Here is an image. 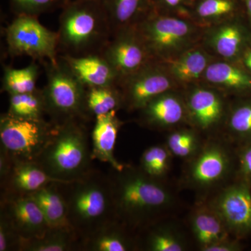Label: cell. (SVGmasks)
Masks as SVG:
<instances>
[{
	"label": "cell",
	"instance_id": "cell-1",
	"mask_svg": "<svg viewBox=\"0 0 251 251\" xmlns=\"http://www.w3.org/2000/svg\"><path fill=\"white\" fill-rule=\"evenodd\" d=\"M109 173L117 219L133 232L167 217L176 198L163 180L145 174L140 167L126 164Z\"/></svg>",
	"mask_w": 251,
	"mask_h": 251
},
{
	"label": "cell",
	"instance_id": "cell-2",
	"mask_svg": "<svg viewBox=\"0 0 251 251\" xmlns=\"http://www.w3.org/2000/svg\"><path fill=\"white\" fill-rule=\"evenodd\" d=\"M57 185L67 204L69 224L81 240L117 220L109 175L92 168L78 179Z\"/></svg>",
	"mask_w": 251,
	"mask_h": 251
},
{
	"label": "cell",
	"instance_id": "cell-3",
	"mask_svg": "<svg viewBox=\"0 0 251 251\" xmlns=\"http://www.w3.org/2000/svg\"><path fill=\"white\" fill-rule=\"evenodd\" d=\"M61 54L79 57L100 53L111 39L112 30L100 0H70L59 18Z\"/></svg>",
	"mask_w": 251,
	"mask_h": 251
},
{
	"label": "cell",
	"instance_id": "cell-4",
	"mask_svg": "<svg viewBox=\"0 0 251 251\" xmlns=\"http://www.w3.org/2000/svg\"><path fill=\"white\" fill-rule=\"evenodd\" d=\"M92 151L81 120L54 124L49 143L36 161L54 179L67 183L92 169Z\"/></svg>",
	"mask_w": 251,
	"mask_h": 251
},
{
	"label": "cell",
	"instance_id": "cell-5",
	"mask_svg": "<svg viewBox=\"0 0 251 251\" xmlns=\"http://www.w3.org/2000/svg\"><path fill=\"white\" fill-rule=\"evenodd\" d=\"M227 138L208 137L196 156L185 162L180 184L204 202L235 177L236 149Z\"/></svg>",
	"mask_w": 251,
	"mask_h": 251
},
{
	"label": "cell",
	"instance_id": "cell-6",
	"mask_svg": "<svg viewBox=\"0 0 251 251\" xmlns=\"http://www.w3.org/2000/svg\"><path fill=\"white\" fill-rule=\"evenodd\" d=\"M151 57L166 61L201 44L205 29L190 18L151 11L136 26Z\"/></svg>",
	"mask_w": 251,
	"mask_h": 251
},
{
	"label": "cell",
	"instance_id": "cell-7",
	"mask_svg": "<svg viewBox=\"0 0 251 251\" xmlns=\"http://www.w3.org/2000/svg\"><path fill=\"white\" fill-rule=\"evenodd\" d=\"M46 85L43 89L46 114L54 124L90 116L86 108L87 87L60 57L56 62L44 61Z\"/></svg>",
	"mask_w": 251,
	"mask_h": 251
},
{
	"label": "cell",
	"instance_id": "cell-8",
	"mask_svg": "<svg viewBox=\"0 0 251 251\" xmlns=\"http://www.w3.org/2000/svg\"><path fill=\"white\" fill-rule=\"evenodd\" d=\"M54 124L43 120L13 116L8 112L0 117V141L13 161H36L49 143Z\"/></svg>",
	"mask_w": 251,
	"mask_h": 251
},
{
	"label": "cell",
	"instance_id": "cell-9",
	"mask_svg": "<svg viewBox=\"0 0 251 251\" xmlns=\"http://www.w3.org/2000/svg\"><path fill=\"white\" fill-rule=\"evenodd\" d=\"M6 41L12 57L29 56L40 62L58 59L57 31L43 25L36 16H16L6 27Z\"/></svg>",
	"mask_w": 251,
	"mask_h": 251
},
{
	"label": "cell",
	"instance_id": "cell-10",
	"mask_svg": "<svg viewBox=\"0 0 251 251\" xmlns=\"http://www.w3.org/2000/svg\"><path fill=\"white\" fill-rule=\"evenodd\" d=\"M217 213L232 237L251 235V184L234 179L204 201Z\"/></svg>",
	"mask_w": 251,
	"mask_h": 251
},
{
	"label": "cell",
	"instance_id": "cell-11",
	"mask_svg": "<svg viewBox=\"0 0 251 251\" xmlns=\"http://www.w3.org/2000/svg\"><path fill=\"white\" fill-rule=\"evenodd\" d=\"M124 107L128 111L143 109L155 97L168 91L181 90L161 61L153 59L119 84Z\"/></svg>",
	"mask_w": 251,
	"mask_h": 251
},
{
	"label": "cell",
	"instance_id": "cell-12",
	"mask_svg": "<svg viewBox=\"0 0 251 251\" xmlns=\"http://www.w3.org/2000/svg\"><path fill=\"white\" fill-rule=\"evenodd\" d=\"M182 92L188 125L209 137L224 126L229 108L226 94L202 83L189 86Z\"/></svg>",
	"mask_w": 251,
	"mask_h": 251
},
{
	"label": "cell",
	"instance_id": "cell-13",
	"mask_svg": "<svg viewBox=\"0 0 251 251\" xmlns=\"http://www.w3.org/2000/svg\"><path fill=\"white\" fill-rule=\"evenodd\" d=\"M101 54L118 75V85L154 59L135 27L124 28L114 32Z\"/></svg>",
	"mask_w": 251,
	"mask_h": 251
},
{
	"label": "cell",
	"instance_id": "cell-14",
	"mask_svg": "<svg viewBox=\"0 0 251 251\" xmlns=\"http://www.w3.org/2000/svg\"><path fill=\"white\" fill-rule=\"evenodd\" d=\"M140 121L151 129L170 130L188 125L182 90L168 91L140 110Z\"/></svg>",
	"mask_w": 251,
	"mask_h": 251
},
{
	"label": "cell",
	"instance_id": "cell-15",
	"mask_svg": "<svg viewBox=\"0 0 251 251\" xmlns=\"http://www.w3.org/2000/svg\"><path fill=\"white\" fill-rule=\"evenodd\" d=\"M238 18L206 28L201 44L217 59L236 62L245 52L247 33Z\"/></svg>",
	"mask_w": 251,
	"mask_h": 251
},
{
	"label": "cell",
	"instance_id": "cell-16",
	"mask_svg": "<svg viewBox=\"0 0 251 251\" xmlns=\"http://www.w3.org/2000/svg\"><path fill=\"white\" fill-rule=\"evenodd\" d=\"M1 211L23 239L41 237L50 227L39 206L29 196L1 197Z\"/></svg>",
	"mask_w": 251,
	"mask_h": 251
},
{
	"label": "cell",
	"instance_id": "cell-17",
	"mask_svg": "<svg viewBox=\"0 0 251 251\" xmlns=\"http://www.w3.org/2000/svg\"><path fill=\"white\" fill-rule=\"evenodd\" d=\"M54 182L64 183L52 177L36 161L12 160L9 173L1 181V197L27 196Z\"/></svg>",
	"mask_w": 251,
	"mask_h": 251
},
{
	"label": "cell",
	"instance_id": "cell-18",
	"mask_svg": "<svg viewBox=\"0 0 251 251\" xmlns=\"http://www.w3.org/2000/svg\"><path fill=\"white\" fill-rule=\"evenodd\" d=\"M216 59L201 43L174 58L161 62L173 80L183 90L201 83L208 66Z\"/></svg>",
	"mask_w": 251,
	"mask_h": 251
},
{
	"label": "cell",
	"instance_id": "cell-19",
	"mask_svg": "<svg viewBox=\"0 0 251 251\" xmlns=\"http://www.w3.org/2000/svg\"><path fill=\"white\" fill-rule=\"evenodd\" d=\"M59 57L87 88L118 86V75L101 52L79 57L59 54Z\"/></svg>",
	"mask_w": 251,
	"mask_h": 251
},
{
	"label": "cell",
	"instance_id": "cell-20",
	"mask_svg": "<svg viewBox=\"0 0 251 251\" xmlns=\"http://www.w3.org/2000/svg\"><path fill=\"white\" fill-rule=\"evenodd\" d=\"M138 250L185 251L189 249L186 234L171 220H159L137 233Z\"/></svg>",
	"mask_w": 251,
	"mask_h": 251
},
{
	"label": "cell",
	"instance_id": "cell-21",
	"mask_svg": "<svg viewBox=\"0 0 251 251\" xmlns=\"http://www.w3.org/2000/svg\"><path fill=\"white\" fill-rule=\"evenodd\" d=\"M138 250L136 232L122 224L118 220L104 225L82 239L80 251H133Z\"/></svg>",
	"mask_w": 251,
	"mask_h": 251
},
{
	"label": "cell",
	"instance_id": "cell-22",
	"mask_svg": "<svg viewBox=\"0 0 251 251\" xmlns=\"http://www.w3.org/2000/svg\"><path fill=\"white\" fill-rule=\"evenodd\" d=\"M112 111L95 117V125L92 133V158L108 163L116 171H122L126 164L120 163L114 154L119 130L123 122Z\"/></svg>",
	"mask_w": 251,
	"mask_h": 251
},
{
	"label": "cell",
	"instance_id": "cell-23",
	"mask_svg": "<svg viewBox=\"0 0 251 251\" xmlns=\"http://www.w3.org/2000/svg\"><path fill=\"white\" fill-rule=\"evenodd\" d=\"M188 226L200 251L221 242L230 235L222 220L205 202L198 203L188 217Z\"/></svg>",
	"mask_w": 251,
	"mask_h": 251
},
{
	"label": "cell",
	"instance_id": "cell-24",
	"mask_svg": "<svg viewBox=\"0 0 251 251\" xmlns=\"http://www.w3.org/2000/svg\"><path fill=\"white\" fill-rule=\"evenodd\" d=\"M201 83L225 94L244 93L251 90V75L235 62L216 59L208 66Z\"/></svg>",
	"mask_w": 251,
	"mask_h": 251
},
{
	"label": "cell",
	"instance_id": "cell-25",
	"mask_svg": "<svg viewBox=\"0 0 251 251\" xmlns=\"http://www.w3.org/2000/svg\"><path fill=\"white\" fill-rule=\"evenodd\" d=\"M243 11H246L244 0H196L189 18L206 29L238 18Z\"/></svg>",
	"mask_w": 251,
	"mask_h": 251
},
{
	"label": "cell",
	"instance_id": "cell-26",
	"mask_svg": "<svg viewBox=\"0 0 251 251\" xmlns=\"http://www.w3.org/2000/svg\"><path fill=\"white\" fill-rule=\"evenodd\" d=\"M106 12L112 34L124 28L135 27L152 11V0H100Z\"/></svg>",
	"mask_w": 251,
	"mask_h": 251
},
{
	"label": "cell",
	"instance_id": "cell-27",
	"mask_svg": "<svg viewBox=\"0 0 251 251\" xmlns=\"http://www.w3.org/2000/svg\"><path fill=\"white\" fill-rule=\"evenodd\" d=\"M81 239L71 226L50 227L41 237L21 240L20 251H80Z\"/></svg>",
	"mask_w": 251,
	"mask_h": 251
},
{
	"label": "cell",
	"instance_id": "cell-28",
	"mask_svg": "<svg viewBox=\"0 0 251 251\" xmlns=\"http://www.w3.org/2000/svg\"><path fill=\"white\" fill-rule=\"evenodd\" d=\"M58 183H51L27 195L35 201L50 227L70 226L67 204L57 185Z\"/></svg>",
	"mask_w": 251,
	"mask_h": 251
},
{
	"label": "cell",
	"instance_id": "cell-29",
	"mask_svg": "<svg viewBox=\"0 0 251 251\" xmlns=\"http://www.w3.org/2000/svg\"><path fill=\"white\" fill-rule=\"evenodd\" d=\"M204 140L198 130L186 125L170 130L165 145L173 156L186 162L197 154Z\"/></svg>",
	"mask_w": 251,
	"mask_h": 251
},
{
	"label": "cell",
	"instance_id": "cell-30",
	"mask_svg": "<svg viewBox=\"0 0 251 251\" xmlns=\"http://www.w3.org/2000/svg\"><path fill=\"white\" fill-rule=\"evenodd\" d=\"M224 126L226 138L237 147L251 141V100L229 107Z\"/></svg>",
	"mask_w": 251,
	"mask_h": 251
},
{
	"label": "cell",
	"instance_id": "cell-31",
	"mask_svg": "<svg viewBox=\"0 0 251 251\" xmlns=\"http://www.w3.org/2000/svg\"><path fill=\"white\" fill-rule=\"evenodd\" d=\"M123 97L118 86L88 87L86 92V108L94 117L123 108Z\"/></svg>",
	"mask_w": 251,
	"mask_h": 251
},
{
	"label": "cell",
	"instance_id": "cell-32",
	"mask_svg": "<svg viewBox=\"0 0 251 251\" xmlns=\"http://www.w3.org/2000/svg\"><path fill=\"white\" fill-rule=\"evenodd\" d=\"M39 74V67L36 60L22 69L4 67L1 90L9 95L34 92L37 89Z\"/></svg>",
	"mask_w": 251,
	"mask_h": 251
},
{
	"label": "cell",
	"instance_id": "cell-33",
	"mask_svg": "<svg viewBox=\"0 0 251 251\" xmlns=\"http://www.w3.org/2000/svg\"><path fill=\"white\" fill-rule=\"evenodd\" d=\"M8 113L29 120H43L46 114L43 90L36 89L29 93L9 95Z\"/></svg>",
	"mask_w": 251,
	"mask_h": 251
},
{
	"label": "cell",
	"instance_id": "cell-34",
	"mask_svg": "<svg viewBox=\"0 0 251 251\" xmlns=\"http://www.w3.org/2000/svg\"><path fill=\"white\" fill-rule=\"evenodd\" d=\"M173 157L165 144L153 145L144 151L139 167L151 177L165 181L171 171Z\"/></svg>",
	"mask_w": 251,
	"mask_h": 251
},
{
	"label": "cell",
	"instance_id": "cell-35",
	"mask_svg": "<svg viewBox=\"0 0 251 251\" xmlns=\"http://www.w3.org/2000/svg\"><path fill=\"white\" fill-rule=\"evenodd\" d=\"M68 0H9L10 6L16 16H26L39 17L57 9L63 7Z\"/></svg>",
	"mask_w": 251,
	"mask_h": 251
},
{
	"label": "cell",
	"instance_id": "cell-36",
	"mask_svg": "<svg viewBox=\"0 0 251 251\" xmlns=\"http://www.w3.org/2000/svg\"><path fill=\"white\" fill-rule=\"evenodd\" d=\"M21 240L9 218L0 210V251H20Z\"/></svg>",
	"mask_w": 251,
	"mask_h": 251
},
{
	"label": "cell",
	"instance_id": "cell-37",
	"mask_svg": "<svg viewBox=\"0 0 251 251\" xmlns=\"http://www.w3.org/2000/svg\"><path fill=\"white\" fill-rule=\"evenodd\" d=\"M195 1L196 0H152V11L159 14L190 18V10Z\"/></svg>",
	"mask_w": 251,
	"mask_h": 251
},
{
	"label": "cell",
	"instance_id": "cell-38",
	"mask_svg": "<svg viewBox=\"0 0 251 251\" xmlns=\"http://www.w3.org/2000/svg\"><path fill=\"white\" fill-rule=\"evenodd\" d=\"M235 177L251 184V141L238 146Z\"/></svg>",
	"mask_w": 251,
	"mask_h": 251
},
{
	"label": "cell",
	"instance_id": "cell-39",
	"mask_svg": "<svg viewBox=\"0 0 251 251\" xmlns=\"http://www.w3.org/2000/svg\"><path fill=\"white\" fill-rule=\"evenodd\" d=\"M243 250V246L240 239L234 237L228 238L206 248L203 251H240Z\"/></svg>",
	"mask_w": 251,
	"mask_h": 251
},
{
	"label": "cell",
	"instance_id": "cell-40",
	"mask_svg": "<svg viewBox=\"0 0 251 251\" xmlns=\"http://www.w3.org/2000/svg\"><path fill=\"white\" fill-rule=\"evenodd\" d=\"M243 62L251 72V49H247L242 56Z\"/></svg>",
	"mask_w": 251,
	"mask_h": 251
},
{
	"label": "cell",
	"instance_id": "cell-41",
	"mask_svg": "<svg viewBox=\"0 0 251 251\" xmlns=\"http://www.w3.org/2000/svg\"><path fill=\"white\" fill-rule=\"evenodd\" d=\"M244 6H245L246 13L248 15L251 23V0H244Z\"/></svg>",
	"mask_w": 251,
	"mask_h": 251
},
{
	"label": "cell",
	"instance_id": "cell-42",
	"mask_svg": "<svg viewBox=\"0 0 251 251\" xmlns=\"http://www.w3.org/2000/svg\"><path fill=\"white\" fill-rule=\"evenodd\" d=\"M68 1H70V0H68Z\"/></svg>",
	"mask_w": 251,
	"mask_h": 251
}]
</instances>
